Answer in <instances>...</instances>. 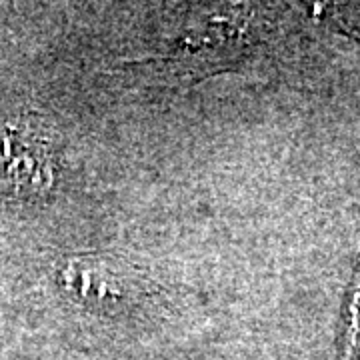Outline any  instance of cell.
<instances>
[{"label":"cell","mask_w":360,"mask_h":360,"mask_svg":"<svg viewBox=\"0 0 360 360\" xmlns=\"http://www.w3.org/2000/svg\"><path fill=\"white\" fill-rule=\"evenodd\" d=\"M56 139L37 116L0 130V186L16 196H40L56 179Z\"/></svg>","instance_id":"1"},{"label":"cell","mask_w":360,"mask_h":360,"mask_svg":"<svg viewBox=\"0 0 360 360\" xmlns=\"http://www.w3.org/2000/svg\"><path fill=\"white\" fill-rule=\"evenodd\" d=\"M58 281L77 302L94 310L118 312L148 295L139 270L108 255L70 257L58 272Z\"/></svg>","instance_id":"2"},{"label":"cell","mask_w":360,"mask_h":360,"mask_svg":"<svg viewBox=\"0 0 360 360\" xmlns=\"http://www.w3.org/2000/svg\"><path fill=\"white\" fill-rule=\"evenodd\" d=\"M338 360H360V257L345 298Z\"/></svg>","instance_id":"3"}]
</instances>
